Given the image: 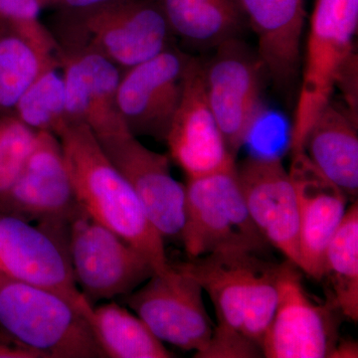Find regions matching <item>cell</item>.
<instances>
[{
    "label": "cell",
    "instance_id": "6da1fadb",
    "mask_svg": "<svg viewBox=\"0 0 358 358\" xmlns=\"http://www.w3.org/2000/svg\"><path fill=\"white\" fill-rule=\"evenodd\" d=\"M58 138L81 208L147 257L155 272L166 270L171 263L164 238L95 134L81 122H71Z\"/></svg>",
    "mask_w": 358,
    "mask_h": 358
},
{
    "label": "cell",
    "instance_id": "7a4b0ae2",
    "mask_svg": "<svg viewBox=\"0 0 358 358\" xmlns=\"http://www.w3.org/2000/svg\"><path fill=\"white\" fill-rule=\"evenodd\" d=\"M52 35L58 51H88L122 71L173 46V35L154 0H105L56 11Z\"/></svg>",
    "mask_w": 358,
    "mask_h": 358
},
{
    "label": "cell",
    "instance_id": "3957f363",
    "mask_svg": "<svg viewBox=\"0 0 358 358\" xmlns=\"http://www.w3.org/2000/svg\"><path fill=\"white\" fill-rule=\"evenodd\" d=\"M0 329L43 358H102L91 322L63 296L0 274Z\"/></svg>",
    "mask_w": 358,
    "mask_h": 358
},
{
    "label": "cell",
    "instance_id": "277c9868",
    "mask_svg": "<svg viewBox=\"0 0 358 358\" xmlns=\"http://www.w3.org/2000/svg\"><path fill=\"white\" fill-rule=\"evenodd\" d=\"M357 28L358 0H315L289 141L291 155L303 152L308 131L331 100L339 79L357 61L353 50Z\"/></svg>",
    "mask_w": 358,
    "mask_h": 358
},
{
    "label": "cell",
    "instance_id": "5b68a950",
    "mask_svg": "<svg viewBox=\"0 0 358 358\" xmlns=\"http://www.w3.org/2000/svg\"><path fill=\"white\" fill-rule=\"evenodd\" d=\"M185 220L181 233L188 259L220 251L263 255L270 244L245 204L236 164L217 173L187 178Z\"/></svg>",
    "mask_w": 358,
    "mask_h": 358
},
{
    "label": "cell",
    "instance_id": "8992f818",
    "mask_svg": "<svg viewBox=\"0 0 358 358\" xmlns=\"http://www.w3.org/2000/svg\"><path fill=\"white\" fill-rule=\"evenodd\" d=\"M73 275L86 300L122 298L155 273L147 257L80 208L67 238Z\"/></svg>",
    "mask_w": 358,
    "mask_h": 358
},
{
    "label": "cell",
    "instance_id": "52a82bcc",
    "mask_svg": "<svg viewBox=\"0 0 358 358\" xmlns=\"http://www.w3.org/2000/svg\"><path fill=\"white\" fill-rule=\"evenodd\" d=\"M204 62L207 100L233 157L244 147L262 113L264 68L239 38L215 47Z\"/></svg>",
    "mask_w": 358,
    "mask_h": 358
},
{
    "label": "cell",
    "instance_id": "ba28073f",
    "mask_svg": "<svg viewBox=\"0 0 358 358\" xmlns=\"http://www.w3.org/2000/svg\"><path fill=\"white\" fill-rule=\"evenodd\" d=\"M124 303L162 343L203 352L213 334L196 280L176 265L155 272L140 288L122 296Z\"/></svg>",
    "mask_w": 358,
    "mask_h": 358
},
{
    "label": "cell",
    "instance_id": "9c48e42d",
    "mask_svg": "<svg viewBox=\"0 0 358 358\" xmlns=\"http://www.w3.org/2000/svg\"><path fill=\"white\" fill-rule=\"evenodd\" d=\"M80 208L60 140L39 131L20 176L0 199V210L65 234Z\"/></svg>",
    "mask_w": 358,
    "mask_h": 358
},
{
    "label": "cell",
    "instance_id": "30bf717a",
    "mask_svg": "<svg viewBox=\"0 0 358 358\" xmlns=\"http://www.w3.org/2000/svg\"><path fill=\"white\" fill-rule=\"evenodd\" d=\"M58 234L15 216L0 215V268L8 277L63 296L91 322L93 306L78 288L67 246Z\"/></svg>",
    "mask_w": 358,
    "mask_h": 358
},
{
    "label": "cell",
    "instance_id": "8fae6325",
    "mask_svg": "<svg viewBox=\"0 0 358 358\" xmlns=\"http://www.w3.org/2000/svg\"><path fill=\"white\" fill-rule=\"evenodd\" d=\"M189 56L173 46L122 71L117 107L133 136L166 141L182 95Z\"/></svg>",
    "mask_w": 358,
    "mask_h": 358
},
{
    "label": "cell",
    "instance_id": "7c38bea8",
    "mask_svg": "<svg viewBox=\"0 0 358 358\" xmlns=\"http://www.w3.org/2000/svg\"><path fill=\"white\" fill-rule=\"evenodd\" d=\"M333 308L331 303L320 305L308 296L298 266L288 260L282 263L279 301L272 322L264 336V357H333L339 343Z\"/></svg>",
    "mask_w": 358,
    "mask_h": 358
},
{
    "label": "cell",
    "instance_id": "4fadbf2b",
    "mask_svg": "<svg viewBox=\"0 0 358 358\" xmlns=\"http://www.w3.org/2000/svg\"><path fill=\"white\" fill-rule=\"evenodd\" d=\"M99 143L136 192L160 236L180 240L185 220V185L171 174L169 157L150 150L131 133Z\"/></svg>",
    "mask_w": 358,
    "mask_h": 358
},
{
    "label": "cell",
    "instance_id": "5bb4252c",
    "mask_svg": "<svg viewBox=\"0 0 358 358\" xmlns=\"http://www.w3.org/2000/svg\"><path fill=\"white\" fill-rule=\"evenodd\" d=\"M166 143L171 159L187 178H201L235 164L207 100L204 62L199 58H188L182 95Z\"/></svg>",
    "mask_w": 358,
    "mask_h": 358
},
{
    "label": "cell",
    "instance_id": "9a60e30c",
    "mask_svg": "<svg viewBox=\"0 0 358 358\" xmlns=\"http://www.w3.org/2000/svg\"><path fill=\"white\" fill-rule=\"evenodd\" d=\"M238 182L252 220L270 246L300 267L298 200L289 171L274 157H249L236 164Z\"/></svg>",
    "mask_w": 358,
    "mask_h": 358
},
{
    "label": "cell",
    "instance_id": "2e32d148",
    "mask_svg": "<svg viewBox=\"0 0 358 358\" xmlns=\"http://www.w3.org/2000/svg\"><path fill=\"white\" fill-rule=\"evenodd\" d=\"M57 57L70 121L88 127L98 141L129 133L117 107L122 70L88 51H58Z\"/></svg>",
    "mask_w": 358,
    "mask_h": 358
},
{
    "label": "cell",
    "instance_id": "e0dca14e",
    "mask_svg": "<svg viewBox=\"0 0 358 358\" xmlns=\"http://www.w3.org/2000/svg\"><path fill=\"white\" fill-rule=\"evenodd\" d=\"M289 176L298 200L300 219V270L320 281L324 253L348 211V197L308 159L292 154Z\"/></svg>",
    "mask_w": 358,
    "mask_h": 358
},
{
    "label": "cell",
    "instance_id": "ac0fdd59",
    "mask_svg": "<svg viewBox=\"0 0 358 358\" xmlns=\"http://www.w3.org/2000/svg\"><path fill=\"white\" fill-rule=\"evenodd\" d=\"M246 24L255 33L257 55L277 88L288 90L298 78L306 23V0H238Z\"/></svg>",
    "mask_w": 358,
    "mask_h": 358
},
{
    "label": "cell",
    "instance_id": "d6986e66",
    "mask_svg": "<svg viewBox=\"0 0 358 358\" xmlns=\"http://www.w3.org/2000/svg\"><path fill=\"white\" fill-rule=\"evenodd\" d=\"M254 255L258 254L220 251L176 264L208 294L218 320L213 331L216 336H243L247 284Z\"/></svg>",
    "mask_w": 358,
    "mask_h": 358
},
{
    "label": "cell",
    "instance_id": "ffe728a7",
    "mask_svg": "<svg viewBox=\"0 0 358 358\" xmlns=\"http://www.w3.org/2000/svg\"><path fill=\"white\" fill-rule=\"evenodd\" d=\"M303 152L348 199L357 200V117L345 106L329 101L308 131Z\"/></svg>",
    "mask_w": 358,
    "mask_h": 358
},
{
    "label": "cell",
    "instance_id": "44dd1931",
    "mask_svg": "<svg viewBox=\"0 0 358 358\" xmlns=\"http://www.w3.org/2000/svg\"><path fill=\"white\" fill-rule=\"evenodd\" d=\"M171 34L199 48L238 38L246 24L238 0H154Z\"/></svg>",
    "mask_w": 358,
    "mask_h": 358
},
{
    "label": "cell",
    "instance_id": "7402d4cb",
    "mask_svg": "<svg viewBox=\"0 0 358 358\" xmlns=\"http://www.w3.org/2000/svg\"><path fill=\"white\" fill-rule=\"evenodd\" d=\"M91 326L103 357H173L138 315L117 301L94 306Z\"/></svg>",
    "mask_w": 358,
    "mask_h": 358
},
{
    "label": "cell",
    "instance_id": "603a6c76",
    "mask_svg": "<svg viewBox=\"0 0 358 358\" xmlns=\"http://www.w3.org/2000/svg\"><path fill=\"white\" fill-rule=\"evenodd\" d=\"M331 287V306L358 320V204L352 202L324 253V277Z\"/></svg>",
    "mask_w": 358,
    "mask_h": 358
},
{
    "label": "cell",
    "instance_id": "cb8c5ba5",
    "mask_svg": "<svg viewBox=\"0 0 358 358\" xmlns=\"http://www.w3.org/2000/svg\"><path fill=\"white\" fill-rule=\"evenodd\" d=\"M55 59L0 18V114L13 113L27 87Z\"/></svg>",
    "mask_w": 358,
    "mask_h": 358
},
{
    "label": "cell",
    "instance_id": "d4e9b609",
    "mask_svg": "<svg viewBox=\"0 0 358 358\" xmlns=\"http://www.w3.org/2000/svg\"><path fill=\"white\" fill-rule=\"evenodd\" d=\"M13 114L36 133L47 131L56 136L72 122L68 115L64 78L58 57L27 87Z\"/></svg>",
    "mask_w": 358,
    "mask_h": 358
},
{
    "label": "cell",
    "instance_id": "484cf974",
    "mask_svg": "<svg viewBox=\"0 0 358 358\" xmlns=\"http://www.w3.org/2000/svg\"><path fill=\"white\" fill-rule=\"evenodd\" d=\"M254 255L249 268L242 334L262 350L264 336L279 301L282 264L268 262Z\"/></svg>",
    "mask_w": 358,
    "mask_h": 358
},
{
    "label": "cell",
    "instance_id": "4316f807",
    "mask_svg": "<svg viewBox=\"0 0 358 358\" xmlns=\"http://www.w3.org/2000/svg\"><path fill=\"white\" fill-rule=\"evenodd\" d=\"M36 136L13 113L0 114V199L20 176Z\"/></svg>",
    "mask_w": 358,
    "mask_h": 358
},
{
    "label": "cell",
    "instance_id": "83f0119b",
    "mask_svg": "<svg viewBox=\"0 0 358 358\" xmlns=\"http://www.w3.org/2000/svg\"><path fill=\"white\" fill-rule=\"evenodd\" d=\"M42 10L40 0H0V18L22 33L40 50L57 55V42L40 20Z\"/></svg>",
    "mask_w": 358,
    "mask_h": 358
},
{
    "label": "cell",
    "instance_id": "f1b7e54d",
    "mask_svg": "<svg viewBox=\"0 0 358 358\" xmlns=\"http://www.w3.org/2000/svg\"><path fill=\"white\" fill-rule=\"evenodd\" d=\"M103 1L105 0H41V4L44 9L58 11L85 8Z\"/></svg>",
    "mask_w": 358,
    "mask_h": 358
},
{
    "label": "cell",
    "instance_id": "f546056e",
    "mask_svg": "<svg viewBox=\"0 0 358 358\" xmlns=\"http://www.w3.org/2000/svg\"><path fill=\"white\" fill-rule=\"evenodd\" d=\"M0 358H43L40 353L16 343L0 341Z\"/></svg>",
    "mask_w": 358,
    "mask_h": 358
},
{
    "label": "cell",
    "instance_id": "4dcf8cb0",
    "mask_svg": "<svg viewBox=\"0 0 358 358\" xmlns=\"http://www.w3.org/2000/svg\"><path fill=\"white\" fill-rule=\"evenodd\" d=\"M331 357H357V343L339 341Z\"/></svg>",
    "mask_w": 358,
    "mask_h": 358
},
{
    "label": "cell",
    "instance_id": "1f68e13d",
    "mask_svg": "<svg viewBox=\"0 0 358 358\" xmlns=\"http://www.w3.org/2000/svg\"><path fill=\"white\" fill-rule=\"evenodd\" d=\"M0 341H1V343H13V341H11V339L9 338L8 336L1 331V329H0ZM16 345H17V343H16Z\"/></svg>",
    "mask_w": 358,
    "mask_h": 358
},
{
    "label": "cell",
    "instance_id": "d6a6232c",
    "mask_svg": "<svg viewBox=\"0 0 358 358\" xmlns=\"http://www.w3.org/2000/svg\"><path fill=\"white\" fill-rule=\"evenodd\" d=\"M0 274H4V273L2 272L1 268H0Z\"/></svg>",
    "mask_w": 358,
    "mask_h": 358
}]
</instances>
